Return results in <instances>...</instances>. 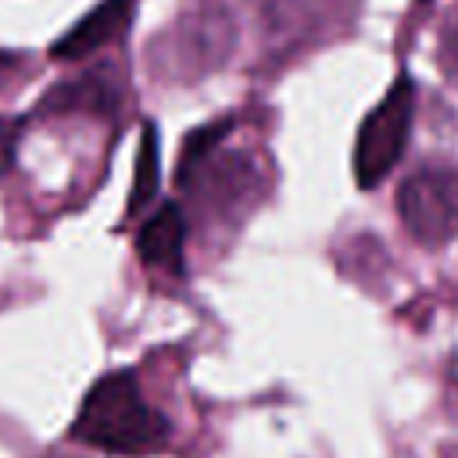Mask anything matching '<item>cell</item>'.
Instances as JSON below:
<instances>
[{
  "instance_id": "obj_1",
  "label": "cell",
  "mask_w": 458,
  "mask_h": 458,
  "mask_svg": "<svg viewBox=\"0 0 458 458\" xmlns=\"http://www.w3.org/2000/svg\"><path fill=\"white\" fill-rule=\"evenodd\" d=\"M72 437L111 454H150L168 440V419L147 404L132 372H107L82 397Z\"/></svg>"
},
{
  "instance_id": "obj_2",
  "label": "cell",
  "mask_w": 458,
  "mask_h": 458,
  "mask_svg": "<svg viewBox=\"0 0 458 458\" xmlns=\"http://www.w3.org/2000/svg\"><path fill=\"white\" fill-rule=\"evenodd\" d=\"M411 114H415V89L401 75L386 89V97L365 114V122L358 129V143H354V179H358V186L372 190L394 172V165L404 154L408 132H411Z\"/></svg>"
},
{
  "instance_id": "obj_3",
  "label": "cell",
  "mask_w": 458,
  "mask_h": 458,
  "mask_svg": "<svg viewBox=\"0 0 458 458\" xmlns=\"http://www.w3.org/2000/svg\"><path fill=\"white\" fill-rule=\"evenodd\" d=\"M397 215L415 243H451L458 236V168L411 172L397 190Z\"/></svg>"
},
{
  "instance_id": "obj_4",
  "label": "cell",
  "mask_w": 458,
  "mask_h": 458,
  "mask_svg": "<svg viewBox=\"0 0 458 458\" xmlns=\"http://www.w3.org/2000/svg\"><path fill=\"white\" fill-rule=\"evenodd\" d=\"M182 243H186V222H182L179 204L157 208L140 225V236H136L140 261L150 265V268H161V272H179L182 268Z\"/></svg>"
},
{
  "instance_id": "obj_5",
  "label": "cell",
  "mask_w": 458,
  "mask_h": 458,
  "mask_svg": "<svg viewBox=\"0 0 458 458\" xmlns=\"http://www.w3.org/2000/svg\"><path fill=\"white\" fill-rule=\"evenodd\" d=\"M129 14H132V0H104L100 7H93L64 39L54 43V57H86L100 47H107L111 39H118L129 25Z\"/></svg>"
},
{
  "instance_id": "obj_6",
  "label": "cell",
  "mask_w": 458,
  "mask_h": 458,
  "mask_svg": "<svg viewBox=\"0 0 458 458\" xmlns=\"http://www.w3.org/2000/svg\"><path fill=\"white\" fill-rule=\"evenodd\" d=\"M50 104L57 107H93V111H111L114 107V86L107 82L104 72H93L86 79H75V82H61V89H54L47 97Z\"/></svg>"
},
{
  "instance_id": "obj_7",
  "label": "cell",
  "mask_w": 458,
  "mask_h": 458,
  "mask_svg": "<svg viewBox=\"0 0 458 458\" xmlns=\"http://www.w3.org/2000/svg\"><path fill=\"white\" fill-rule=\"evenodd\" d=\"M154 182H157V140H154V129H147L143 147H140V161H136L132 208H140V204H147L154 197Z\"/></svg>"
},
{
  "instance_id": "obj_8",
  "label": "cell",
  "mask_w": 458,
  "mask_h": 458,
  "mask_svg": "<svg viewBox=\"0 0 458 458\" xmlns=\"http://www.w3.org/2000/svg\"><path fill=\"white\" fill-rule=\"evenodd\" d=\"M437 64L451 86H458V7L444 18L440 25V43H437Z\"/></svg>"
},
{
  "instance_id": "obj_9",
  "label": "cell",
  "mask_w": 458,
  "mask_h": 458,
  "mask_svg": "<svg viewBox=\"0 0 458 458\" xmlns=\"http://www.w3.org/2000/svg\"><path fill=\"white\" fill-rule=\"evenodd\" d=\"M14 132H18V122H0V172L11 165V154H14Z\"/></svg>"
},
{
  "instance_id": "obj_10",
  "label": "cell",
  "mask_w": 458,
  "mask_h": 458,
  "mask_svg": "<svg viewBox=\"0 0 458 458\" xmlns=\"http://www.w3.org/2000/svg\"><path fill=\"white\" fill-rule=\"evenodd\" d=\"M440 458H458V444H447V447H440Z\"/></svg>"
},
{
  "instance_id": "obj_11",
  "label": "cell",
  "mask_w": 458,
  "mask_h": 458,
  "mask_svg": "<svg viewBox=\"0 0 458 458\" xmlns=\"http://www.w3.org/2000/svg\"><path fill=\"white\" fill-rule=\"evenodd\" d=\"M451 401H454V411H458V383H454V394H451Z\"/></svg>"
}]
</instances>
